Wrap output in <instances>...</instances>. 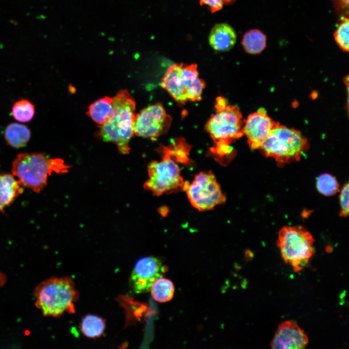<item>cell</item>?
<instances>
[{"mask_svg": "<svg viewBox=\"0 0 349 349\" xmlns=\"http://www.w3.org/2000/svg\"><path fill=\"white\" fill-rule=\"evenodd\" d=\"M35 113L34 105L27 99L15 102L12 108V114L16 120L23 123L32 120Z\"/></svg>", "mask_w": 349, "mask_h": 349, "instance_id": "22", "label": "cell"}, {"mask_svg": "<svg viewBox=\"0 0 349 349\" xmlns=\"http://www.w3.org/2000/svg\"><path fill=\"white\" fill-rule=\"evenodd\" d=\"M308 342L307 336L297 323L286 320L278 326L270 347L275 349H301L305 348Z\"/></svg>", "mask_w": 349, "mask_h": 349, "instance_id": "13", "label": "cell"}, {"mask_svg": "<svg viewBox=\"0 0 349 349\" xmlns=\"http://www.w3.org/2000/svg\"><path fill=\"white\" fill-rule=\"evenodd\" d=\"M35 305L46 317H58L75 312L74 303L79 297L75 284L69 277H53L35 288Z\"/></svg>", "mask_w": 349, "mask_h": 349, "instance_id": "4", "label": "cell"}, {"mask_svg": "<svg viewBox=\"0 0 349 349\" xmlns=\"http://www.w3.org/2000/svg\"><path fill=\"white\" fill-rule=\"evenodd\" d=\"M349 183L344 184L339 195V204L340 210L339 215L342 217H347L349 215Z\"/></svg>", "mask_w": 349, "mask_h": 349, "instance_id": "25", "label": "cell"}, {"mask_svg": "<svg viewBox=\"0 0 349 349\" xmlns=\"http://www.w3.org/2000/svg\"><path fill=\"white\" fill-rule=\"evenodd\" d=\"M278 124L274 121L264 108L250 114L243 121V132L252 149H259L271 130Z\"/></svg>", "mask_w": 349, "mask_h": 349, "instance_id": "12", "label": "cell"}, {"mask_svg": "<svg viewBox=\"0 0 349 349\" xmlns=\"http://www.w3.org/2000/svg\"><path fill=\"white\" fill-rule=\"evenodd\" d=\"M150 290L155 300L159 302H165L172 299L174 289L170 280L161 277L153 284Z\"/></svg>", "mask_w": 349, "mask_h": 349, "instance_id": "21", "label": "cell"}, {"mask_svg": "<svg viewBox=\"0 0 349 349\" xmlns=\"http://www.w3.org/2000/svg\"><path fill=\"white\" fill-rule=\"evenodd\" d=\"M113 113L112 97L105 96L96 100L89 107L87 114L99 126L108 122Z\"/></svg>", "mask_w": 349, "mask_h": 349, "instance_id": "16", "label": "cell"}, {"mask_svg": "<svg viewBox=\"0 0 349 349\" xmlns=\"http://www.w3.org/2000/svg\"><path fill=\"white\" fill-rule=\"evenodd\" d=\"M341 6L343 8H348L349 6V0H339Z\"/></svg>", "mask_w": 349, "mask_h": 349, "instance_id": "27", "label": "cell"}, {"mask_svg": "<svg viewBox=\"0 0 349 349\" xmlns=\"http://www.w3.org/2000/svg\"><path fill=\"white\" fill-rule=\"evenodd\" d=\"M266 44V35L258 29H252L246 32L242 39V45L244 50L251 54L260 53L265 48Z\"/></svg>", "mask_w": 349, "mask_h": 349, "instance_id": "18", "label": "cell"}, {"mask_svg": "<svg viewBox=\"0 0 349 349\" xmlns=\"http://www.w3.org/2000/svg\"><path fill=\"white\" fill-rule=\"evenodd\" d=\"M112 106L113 115L106 124L99 126L97 136L115 144L120 153L128 154L129 142L134 135L135 101L127 90H122L112 97Z\"/></svg>", "mask_w": 349, "mask_h": 349, "instance_id": "2", "label": "cell"}, {"mask_svg": "<svg viewBox=\"0 0 349 349\" xmlns=\"http://www.w3.org/2000/svg\"><path fill=\"white\" fill-rule=\"evenodd\" d=\"M166 271V267L158 258L152 256L142 257L137 261L132 271L130 286L137 294L148 292L153 284L162 277Z\"/></svg>", "mask_w": 349, "mask_h": 349, "instance_id": "11", "label": "cell"}, {"mask_svg": "<svg viewBox=\"0 0 349 349\" xmlns=\"http://www.w3.org/2000/svg\"><path fill=\"white\" fill-rule=\"evenodd\" d=\"M69 166L61 159H48L43 153H21L12 163V172L23 187L39 193L46 186L53 172L63 174Z\"/></svg>", "mask_w": 349, "mask_h": 349, "instance_id": "3", "label": "cell"}, {"mask_svg": "<svg viewBox=\"0 0 349 349\" xmlns=\"http://www.w3.org/2000/svg\"><path fill=\"white\" fill-rule=\"evenodd\" d=\"M349 20L348 17L342 18L335 31L333 36L336 43L344 51L348 52L349 48Z\"/></svg>", "mask_w": 349, "mask_h": 349, "instance_id": "24", "label": "cell"}, {"mask_svg": "<svg viewBox=\"0 0 349 349\" xmlns=\"http://www.w3.org/2000/svg\"><path fill=\"white\" fill-rule=\"evenodd\" d=\"M81 331L86 337L95 338L100 337L105 329L103 318L93 315H87L81 320Z\"/></svg>", "mask_w": 349, "mask_h": 349, "instance_id": "20", "label": "cell"}, {"mask_svg": "<svg viewBox=\"0 0 349 349\" xmlns=\"http://www.w3.org/2000/svg\"><path fill=\"white\" fill-rule=\"evenodd\" d=\"M23 192V187L13 175L0 173V213Z\"/></svg>", "mask_w": 349, "mask_h": 349, "instance_id": "15", "label": "cell"}, {"mask_svg": "<svg viewBox=\"0 0 349 349\" xmlns=\"http://www.w3.org/2000/svg\"><path fill=\"white\" fill-rule=\"evenodd\" d=\"M237 34L228 24H216L211 30L208 36V42L214 50L226 51L231 49L235 45Z\"/></svg>", "mask_w": 349, "mask_h": 349, "instance_id": "14", "label": "cell"}, {"mask_svg": "<svg viewBox=\"0 0 349 349\" xmlns=\"http://www.w3.org/2000/svg\"><path fill=\"white\" fill-rule=\"evenodd\" d=\"M236 0H199L200 4L206 6L214 13L222 9L224 6L233 4Z\"/></svg>", "mask_w": 349, "mask_h": 349, "instance_id": "26", "label": "cell"}, {"mask_svg": "<svg viewBox=\"0 0 349 349\" xmlns=\"http://www.w3.org/2000/svg\"><path fill=\"white\" fill-rule=\"evenodd\" d=\"M308 148L307 140L301 132L278 123L259 149L266 157L283 164L299 160Z\"/></svg>", "mask_w": 349, "mask_h": 349, "instance_id": "6", "label": "cell"}, {"mask_svg": "<svg viewBox=\"0 0 349 349\" xmlns=\"http://www.w3.org/2000/svg\"><path fill=\"white\" fill-rule=\"evenodd\" d=\"M339 186L336 178L329 174H322L317 179V190L325 196H330L336 194L339 190Z\"/></svg>", "mask_w": 349, "mask_h": 349, "instance_id": "23", "label": "cell"}, {"mask_svg": "<svg viewBox=\"0 0 349 349\" xmlns=\"http://www.w3.org/2000/svg\"><path fill=\"white\" fill-rule=\"evenodd\" d=\"M172 121L171 116L166 113L162 104L157 103L144 108L135 115L134 133L139 137L155 140L168 130Z\"/></svg>", "mask_w": 349, "mask_h": 349, "instance_id": "10", "label": "cell"}, {"mask_svg": "<svg viewBox=\"0 0 349 349\" xmlns=\"http://www.w3.org/2000/svg\"><path fill=\"white\" fill-rule=\"evenodd\" d=\"M182 189L186 191L191 205L201 211L213 209L226 200L211 171L201 172L194 176L191 183H184Z\"/></svg>", "mask_w": 349, "mask_h": 349, "instance_id": "9", "label": "cell"}, {"mask_svg": "<svg viewBox=\"0 0 349 349\" xmlns=\"http://www.w3.org/2000/svg\"><path fill=\"white\" fill-rule=\"evenodd\" d=\"M159 151L162 159L153 161L148 164L149 178L143 187L157 196L177 192L182 189L184 184L181 169L162 147L159 148Z\"/></svg>", "mask_w": 349, "mask_h": 349, "instance_id": "8", "label": "cell"}, {"mask_svg": "<svg viewBox=\"0 0 349 349\" xmlns=\"http://www.w3.org/2000/svg\"><path fill=\"white\" fill-rule=\"evenodd\" d=\"M215 108L216 111L206 122L205 128L214 143L210 148V154L224 166L235 156L231 144L243 135V121L239 109L229 104L222 96L217 97Z\"/></svg>", "mask_w": 349, "mask_h": 349, "instance_id": "1", "label": "cell"}, {"mask_svg": "<svg viewBox=\"0 0 349 349\" xmlns=\"http://www.w3.org/2000/svg\"><path fill=\"white\" fill-rule=\"evenodd\" d=\"M4 135L8 145L15 148H20L28 143L31 133L26 125L12 123L5 128Z\"/></svg>", "mask_w": 349, "mask_h": 349, "instance_id": "17", "label": "cell"}, {"mask_svg": "<svg viewBox=\"0 0 349 349\" xmlns=\"http://www.w3.org/2000/svg\"><path fill=\"white\" fill-rule=\"evenodd\" d=\"M205 81L199 77L195 63L174 64L167 69L161 81V86L179 104L188 100L200 101L205 87Z\"/></svg>", "mask_w": 349, "mask_h": 349, "instance_id": "5", "label": "cell"}, {"mask_svg": "<svg viewBox=\"0 0 349 349\" xmlns=\"http://www.w3.org/2000/svg\"><path fill=\"white\" fill-rule=\"evenodd\" d=\"M314 239L300 225L287 226L279 232L277 245L284 262L299 272L309 263L314 254Z\"/></svg>", "mask_w": 349, "mask_h": 349, "instance_id": "7", "label": "cell"}, {"mask_svg": "<svg viewBox=\"0 0 349 349\" xmlns=\"http://www.w3.org/2000/svg\"><path fill=\"white\" fill-rule=\"evenodd\" d=\"M162 147L176 162L186 166H190L192 164L189 158L190 146L184 139L174 140L169 145Z\"/></svg>", "mask_w": 349, "mask_h": 349, "instance_id": "19", "label": "cell"}]
</instances>
